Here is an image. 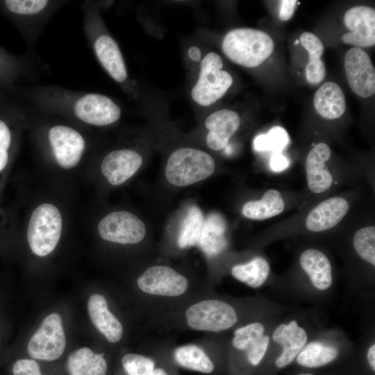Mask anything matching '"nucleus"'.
Instances as JSON below:
<instances>
[{"label": "nucleus", "mask_w": 375, "mask_h": 375, "mask_svg": "<svg viewBox=\"0 0 375 375\" xmlns=\"http://www.w3.org/2000/svg\"><path fill=\"white\" fill-rule=\"evenodd\" d=\"M20 94L22 101L38 112L86 126L112 125L122 116L119 105L100 93L32 84Z\"/></svg>", "instance_id": "obj_1"}, {"label": "nucleus", "mask_w": 375, "mask_h": 375, "mask_svg": "<svg viewBox=\"0 0 375 375\" xmlns=\"http://www.w3.org/2000/svg\"><path fill=\"white\" fill-rule=\"evenodd\" d=\"M28 124L40 143L62 169H71L81 161L88 147L82 131L64 119L38 112L30 106Z\"/></svg>", "instance_id": "obj_2"}, {"label": "nucleus", "mask_w": 375, "mask_h": 375, "mask_svg": "<svg viewBox=\"0 0 375 375\" xmlns=\"http://www.w3.org/2000/svg\"><path fill=\"white\" fill-rule=\"evenodd\" d=\"M83 12V27L87 40L101 67L117 83L128 89V72L119 45L105 29L94 1L80 3Z\"/></svg>", "instance_id": "obj_3"}, {"label": "nucleus", "mask_w": 375, "mask_h": 375, "mask_svg": "<svg viewBox=\"0 0 375 375\" xmlns=\"http://www.w3.org/2000/svg\"><path fill=\"white\" fill-rule=\"evenodd\" d=\"M274 44L267 33L250 28H235L224 38L222 49L233 62L247 67H256L273 53Z\"/></svg>", "instance_id": "obj_4"}, {"label": "nucleus", "mask_w": 375, "mask_h": 375, "mask_svg": "<svg viewBox=\"0 0 375 375\" xmlns=\"http://www.w3.org/2000/svg\"><path fill=\"white\" fill-rule=\"evenodd\" d=\"M69 1L58 0H6V10L17 19L25 38L29 55L54 15Z\"/></svg>", "instance_id": "obj_5"}, {"label": "nucleus", "mask_w": 375, "mask_h": 375, "mask_svg": "<svg viewBox=\"0 0 375 375\" xmlns=\"http://www.w3.org/2000/svg\"><path fill=\"white\" fill-rule=\"evenodd\" d=\"M63 219L59 208L51 203H42L32 212L26 238L31 251L44 257L53 251L61 238Z\"/></svg>", "instance_id": "obj_6"}, {"label": "nucleus", "mask_w": 375, "mask_h": 375, "mask_svg": "<svg viewBox=\"0 0 375 375\" xmlns=\"http://www.w3.org/2000/svg\"><path fill=\"white\" fill-rule=\"evenodd\" d=\"M215 169V160L208 153L194 148H180L169 156L165 177L172 185L184 187L207 178Z\"/></svg>", "instance_id": "obj_7"}, {"label": "nucleus", "mask_w": 375, "mask_h": 375, "mask_svg": "<svg viewBox=\"0 0 375 375\" xmlns=\"http://www.w3.org/2000/svg\"><path fill=\"white\" fill-rule=\"evenodd\" d=\"M219 54L210 52L201 62L199 78L193 87L192 99L201 106H208L221 99L233 84L231 75L222 69Z\"/></svg>", "instance_id": "obj_8"}, {"label": "nucleus", "mask_w": 375, "mask_h": 375, "mask_svg": "<svg viewBox=\"0 0 375 375\" xmlns=\"http://www.w3.org/2000/svg\"><path fill=\"white\" fill-rule=\"evenodd\" d=\"M189 326L195 330L217 332L232 327L238 321L235 309L217 299H208L190 306L185 312Z\"/></svg>", "instance_id": "obj_9"}, {"label": "nucleus", "mask_w": 375, "mask_h": 375, "mask_svg": "<svg viewBox=\"0 0 375 375\" xmlns=\"http://www.w3.org/2000/svg\"><path fill=\"white\" fill-rule=\"evenodd\" d=\"M65 346L66 338L60 316L51 313L43 319L31 338L27 350L34 359L53 361L61 356Z\"/></svg>", "instance_id": "obj_10"}, {"label": "nucleus", "mask_w": 375, "mask_h": 375, "mask_svg": "<svg viewBox=\"0 0 375 375\" xmlns=\"http://www.w3.org/2000/svg\"><path fill=\"white\" fill-rule=\"evenodd\" d=\"M97 230L103 240L122 244H137L146 234L143 222L133 213L124 210L104 216L99 222Z\"/></svg>", "instance_id": "obj_11"}, {"label": "nucleus", "mask_w": 375, "mask_h": 375, "mask_svg": "<svg viewBox=\"0 0 375 375\" xmlns=\"http://www.w3.org/2000/svg\"><path fill=\"white\" fill-rule=\"evenodd\" d=\"M344 63L351 89L363 98L372 96L375 92V69L367 52L352 47L345 53Z\"/></svg>", "instance_id": "obj_12"}, {"label": "nucleus", "mask_w": 375, "mask_h": 375, "mask_svg": "<svg viewBox=\"0 0 375 375\" xmlns=\"http://www.w3.org/2000/svg\"><path fill=\"white\" fill-rule=\"evenodd\" d=\"M137 284L149 294L178 297L188 289V279L174 269L164 265L152 266L140 275Z\"/></svg>", "instance_id": "obj_13"}, {"label": "nucleus", "mask_w": 375, "mask_h": 375, "mask_svg": "<svg viewBox=\"0 0 375 375\" xmlns=\"http://www.w3.org/2000/svg\"><path fill=\"white\" fill-rule=\"evenodd\" d=\"M344 23L349 31L342 35L344 43L354 47H372L375 44V10L366 6L349 8L344 15Z\"/></svg>", "instance_id": "obj_14"}, {"label": "nucleus", "mask_w": 375, "mask_h": 375, "mask_svg": "<svg viewBox=\"0 0 375 375\" xmlns=\"http://www.w3.org/2000/svg\"><path fill=\"white\" fill-rule=\"evenodd\" d=\"M142 156L135 150L122 148L108 153L101 162V172L114 186L123 184L132 177L142 164Z\"/></svg>", "instance_id": "obj_15"}, {"label": "nucleus", "mask_w": 375, "mask_h": 375, "mask_svg": "<svg viewBox=\"0 0 375 375\" xmlns=\"http://www.w3.org/2000/svg\"><path fill=\"white\" fill-rule=\"evenodd\" d=\"M240 124L239 115L230 109H221L209 115L205 120V126L208 130V147L214 151L225 149Z\"/></svg>", "instance_id": "obj_16"}, {"label": "nucleus", "mask_w": 375, "mask_h": 375, "mask_svg": "<svg viewBox=\"0 0 375 375\" xmlns=\"http://www.w3.org/2000/svg\"><path fill=\"white\" fill-rule=\"evenodd\" d=\"M331 155L328 144L319 142L311 149L306 157L307 181L312 192H324L333 184L332 174L326 167V162L329 160Z\"/></svg>", "instance_id": "obj_17"}, {"label": "nucleus", "mask_w": 375, "mask_h": 375, "mask_svg": "<svg viewBox=\"0 0 375 375\" xmlns=\"http://www.w3.org/2000/svg\"><path fill=\"white\" fill-rule=\"evenodd\" d=\"M349 209L348 201L340 197L327 199L315 206L306 219V228L312 232H320L336 226Z\"/></svg>", "instance_id": "obj_18"}, {"label": "nucleus", "mask_w": 375, "mask_h": 375, "mask_svg": "<svg viewBox=\"0 0 375 375\" xmlns=\"http://www.w3.org/2000/svg\"><path fill=\"white\" fill-rule=\"evenodd\" d=\"M264 332L265 327L260 322L251 323L234 332L233 345L246 351L248 360L253 365H258L267 351L269 338Z\"/></svg>", "instance_id": "obj_19"}, {"label": "nucleus", "mask_w": 375, "mask_h": 375, "mask_svg": "<svg viewBox=\"0 0 375 375\" xmlns=\"http://www.w3.org/2000/svg\"><path fill=\"white\" fill-rule=\"evenodd\" d=\"M306 331L296 321L282 324L274 331L272 339L283 347V351L276 360V365L283 368L291 363L307 342Z\"/></svg>", "instance_id": "obj_20"}, {"label": "nucleus", "mask_w": 375, "mask_h": 375, "mask_svg": "<svg viewBox=\"0 0 375 375\" xmlns=\"http://www.w3.org/2000/svg\"><path fill=\"white\" fill-rule=\"evenodd\" d=\"M88 310L92 324L109 342L115 343L121 340L123 326L108 308L103 295L92 294L88 301Z\"/></svg>", "instance_id": "obj_21"}, {"label": "nucleus", "mask_w": 375, "mask_h": 375, "mask_svg": "<svg viewBox=\"0 0 375 375\" xmlns=\"http://www.w3.org/2000/svg\"><path fill=\"white\" fill-rule=\"evenodd\" d=\"M313 103L316 111L327 119L339 118L346 109L344 92L333 81H327L319 87L315 94Z\"/></svg>", "instance_id": "obj_22"}, {"label": "nucleus", "mask_w": 375, "mask_h": 375, "mask_svg": "<svg viewBox=\"0 0 375 375\" xmlns=\"http://www.w3.org/2000/svg\"><path fill=\"white\" fill-rule=\"evenodd\" d=\"M300 264L316 288L324 290L331 287V265L324 253L315 249H306L300 256Z\"/></svg>", "instance_id": "obj_23"}, {"label": "nucleus", "mask_w": 375, "mask_h": 375, "mask_svg": "<svg viewBox=\"0 0 375 375\" xmlns=\"http://www.w3.org/2000/svg\"><path fill=\"white\" fill-rule=\"evenodd\" d=\"M67 369L69 375H106L107 362L103 354L83 347L69 355Z\"/></svg>", "instance_id": "obj_24"}, {"label": "nucleus", "mask_w": 375, "mask_h": 375, "mask_svg": "<svg viewBox=\"0 0 375 375\" xmlns=\"http://www.w3.org/2000/svg\"><path fill=\"white\" fill-rule=\"evenodd\" d=\"M299 41L309 54V61L306 67V78L311 84H318L323 81L326 67L321 60L324 47L320 39L310 32L303 33Z\"/></svg>", "instance_id": "obj_25"}, {"label": "nucleus", "mask_w": 375, "mask_h": 375, "mask_svg": "<svg viewBox=\"0 0 375 375\" xmlns=\"http://www.w3.org/2000/svg\"><path fill=\"white\" fill-rule=\"evenodd\" d=\"M224 220L218 214H210L204 220L198 244L208 256H215L224 249Z\"/></svg>", "instance_id": "obj_26"}, {"label": "nucleus", "mask_w": 375, "mask_h": 375, "mask_svg": "<svg viewBox=\"0 0 375 375\" xmlns=\"http://www.w3.org/2000/svg\"><path fill=\"white\" fill-rule=\"evenodd\" d=\"M284 208L285 203L281 193L276 190H269L260 200L247 202L242 212L249 219L263 220L279 215Z\"/></svg>", "instance_id": "obj_27"}, {"label": "nucleus", "mask_w": 375, "mask_h": 375, "mask_svg": "<svg viewBox=\"0 0 375 375\" xmlns=\"http://www.w3.org/2000/svg\"><path fill=\"white\" fill-rule=\"evenodd\" d=\"M269 270L270 267L267 260L257 256L247 263L234 266L231 274L237 280L256 288L266 281Z\"/></svg>", "instance_id": "obj_28"}, {"label": "nucleus", "mask_w": 375, "mask_h": 375, "mask_svg": "<svg viewBox=\"0 0 375 375\" xmlns=\"http://www.w3.org/2000/svg\"><path fill=\"white\" fill-rule=\"evenodd\" d=\"M174 358L180 366L194 371L209 374L214 369L212 360L203 349L196 345L177 348L174 351Z\"/></svg>", "instance_id": "obj_29"}, {"label": "nucleus", "mask_w": 375, "mask_h": 375, "mask_svg": "<svg viewBox=\"0 0 375 375\" xmlns=\"http://www.w3.org/2000/svg\"><path fill=\"white\" fill-rule=\"evenodd\" d=\"M338 356V350L318 342L309 343L297 356V362L306 367L314 368L326 365Z\"/></svg>", "instance_id": "obj_30"}, {"label": "nucleus", "mask_w": 375, "mask_h": 375, "mask_svg": "<svg viewBox=\"0 0 375 375\" xmlns=\"http://www.w3.org/2000/svg\"><path fill=\"white\" fill-rule=\"evenodd\" d=\"M203 223L200 208L195 206H190L181 224L178 238V246L185 248L198 244Z\"/></svg>", "instance_id": "obj_31"}, {"label": "nucleus", "mask_w": 375, "mask_h": 375, "mask_svg": "<svg viewBox=\"0 0 375 375\" xmlns=\"http://www.w3.org/2000/svg\"><path fill=\"white\" fill-rule=\"evenodd\" d=\"M289 143V135L281 126L272 127L267 133L258 135L253 141L254 149L258 151H273L281 153Z\"/></svg>", "instance_id": "obj_32"}, {"label": "nucleus", "mask_w": 375, "mask_h": 375, "mask_svg": "<svg viewBox=\"0 0 375 375\" xmlns=\"http://www.w3.org/2000/svg\"><path fill=\"white\" fill-rule=\"evenodd\" d=\"M353 243L358 256L371 265H375V227L369 226L357 231Z\"/></svg>", "instance_id": "obj_33"}, {"label": "nucleus", "mask_w": 375, "mask_h": 375, "mask_svg": "<svg viewBox=\"0 0 375 375\" xmlns=\"http://www.w3.org/2000/svg\"><path fill=\"white\" fill-rule=\"evenodd\" d=\"M122 363L128 375H153L155 369L151 359L136 353L124 355Z\"/></svg>", "instance_id": "obj_34"}, {"label": "nucleus", "mask_w": 375, "mask_h": 375, "mask_svg": "<svg viewBox=\"0 0 375 375\" xmlns=\"http://www.w3.org/2000/svg\"><path fill=\"white\" fill-rule=\"evenodd\" d=\"M12 142L13 132L10 124L0 118V172L4 170L8 164Z\"/></svg>", "instance_id": "obj_35"}, {"label": "nucleus", "mask_w": 375, "mask_h": 375, "mask_svg": "<svg viewBox=\"0 0 375 375\" xmlns=\"http://www.w3.org/2000/svg\"><path fill=\"white\" fill-rule=\"evenodd\" d=\"M13 375H42L38 362L32 359H19L12 367Z\"/></svg>", "instance_id": "obj_36"}, {"label": "nucleus", "mask_w": 375, "mask_h": 375, "mask_svg": "<svg viewBox=\"0 0 375 375\" xmlns=\"http://www.w3.org/2000/svg\"><path fill=\"white\" fill-rule=\"evenodd\" d=\"M279 2L281 4L279 18L282 21H288L293 16L298 1L296 0H283Z\"/></svg>", "instance_id": "obj_37"}, {"label": "nucleus", "mask_w": 375, "mask_h": 375, "mask_svg": "<svg viewBox=\"0 0 375 375\" xmlns=\"http://www.w3.org/2000/svg\"><path fill=\"white\" fill-rule=\"evenodd\" d=\"M288 159L281 153H274L270 160V167L276 172H281L289 167Z\"/></svg>", "instance_id": "obj_38"}, {"label": "nucleus", "mask_w": 375, "mask_h": 375, "mask_svg": "<svg viewBox=\"0 0 375 375\" xmlns=\"http://www.w3.org/2000/svg\"><path fill=\"white\" fill-rule=\"evenodd\" d=\"M367 360L373 371H375V344L372 345L367 351Z\"/></svg>", "instance_id": "obj_39"}, {"label": "nucleus", "mask_w": 375, "mask_h": 375, "mask_svg": "<svg viewBox=\"0 0 375 375\" xmlns=\"http://www.w3.org/2000/svg\"><path fill=\"white\" fill-rule=\"evenodd\" d=\"M189 57L194 61H199L201 58V51L197 47H192L188 50Z\"/></svg>", "instance_id": "obj_40"}, {"label": "nucleus", "mask_w": 375, "mask_h": 375, "mask_svg": "<svg viewBox=\"0 0 375 375\" xmlns=\"http://www.w3.org/2000/svg\"><path fill=\"white\" fill-rule=\"evenodd\" d=\"M153 375H168L167 372L161 368H156L154 369Z\"/></svg>", "instance_id": "obj_41"}, {"label": "nucleus", "mask_w": 375, "mask_h": 375, "mask_svg": "<svg viewBox=\"0 0 375 375\" xmlns=\"http://www.w3.org/2000/svg\"><path fill=\"white\" fill-rule=\"evenodd\" d=\"M299 375H314V374H309V373H306V374L303 373V374H300Z\"/></svg>", "instance_id": "obj_42"}]
</instances>
